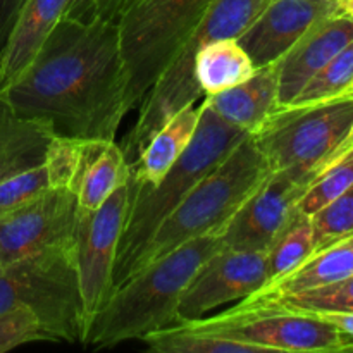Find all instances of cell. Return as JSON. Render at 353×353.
<instances>
[{"label":"cell","instance_id":"1","mask_svg":"<svg viewBox=\"0 0 353 353\" xmlns=\"http://www.w3.org/2000/svg\"><path fill=\"white\" fill-rule=\"evenodd\" d=\"M0 95L23 117L50 123L55 134L116 140L130 112L119 26L62 16L33 62Z\"/></svg>","mask_w":353,"mask_h":353},{"label":"cell","instance_id":"2","mask_svg":"<svg viewBox=\"0 0 353 353\" xmlns=\"http://www.w3.org/2000/svg\"><path fill=\"white\" fill-rule=\"evenodd\" d=\"M223 247L219 233L205 234L141 268L112 290L93 317L83 345L110 348L174 324L185 288L203 262Z\"/></svg>","mask_w":353,"mask_h":353},{"label":"cell","instance_id":"3","mask_svg":"<svg viewBox=\"0 0 353 353\" xmlns=\"http://www.w3.org/2000/svg\"><path fill=\"white\" fill-rule=\"evenodd\" d=\"M250 133L221 119L205 103L185 154L155 186L134 185L128 179L130 203L117 248L114 288L123 285L137 269L145 247L162 221L183 202L186 195L216 169Z\"/></svg>","mask_w":353,"mask_h":353},{"label":"cell","instance_id":"4","mask_svg":"<svg viewBox=\"0 0 353 353\" xmlns=\"http://www.w3.org/2000/svg\"><path fill=\"white\" fill-rule=\"evenodd\" d=\"M271 172L254 137L248 134L216 169L200 179L199 185L162 221L145 247L134 272L186 241L221 233Z\"/></svg>","mask_w":353,"mask_h":353},{"label":"cell","instance_id":"5","mask_svg":"<svg viewBox=\"0 0 353 353\" xmlns=\"http://www.w3.org/2000/svg\"><path fill=\"white\" fill-rule=\"evenodd\" d=\"M269 0H212L199 26L192 31L178 54L165 65L140 105V114L124 138L126 161H137L150 138L186 105L202 99L195 76V55L200 45L223 38H238L262 12Z\"/></svg>","mask_w":353,"mask_h":353},{"label":"cell","instance_id":"6","mask_svg":"<svg viewBox=\"0 0 353 353\" xmlns=\"http://www.w3.org/2000/svg\"><path fill=\"white\" fill-rule=\"evenodd\" d=\"M28 309L54 341L85 343L86 326L74 238L3 265L0 271V314Z\"/></svg>","mask_w":353,"mask_h":353},{"label":"cell","instance_id":"7","mask_svg":"<svg viewBox=\"0 0 353 353\" xmlns=\"http://www.w3.org/2000/svg\"><path fill=\"white\" fill-rule=\"evenodd\" d=\"M212 0H133L117 19L128 72V110L140 107Z\"/></svg>","mask_w":353,"mask_h":353},{"label":"cell","instance_id":"8","mask_svg":"<svg viewBox=\"0 0 353 353\" xmlns=\"http://www.w3.org/2000/svg\"><path fill=\"white\" fill-rule=\"evenodd\" d=\"M352 123L353 93H347L314 105L279 107L252 137L271 171L300 169L317 176Z\"/></svg>","mask_w":353,"mask_h":353},{"label":"cell","instance_id":"9","mask_svg":"<svg viewBox=\"0 0 353 353\" xmlns=\"http://www.w3.org/2000/svg\"><path fill=\"white\" fill-rule=\"evenodd\" d=\"M193 327L248 343L259 352H347L340 331L327 321L265 300H240L219 316L186 321Z\"/></svg>","mask_w":353,"mask_h":353},{"label":"cell","instance_id":"10","mask_svg":"<svg viewBox=\"0 0 353 353\" xmlns=\"http://www.w3.org/2000/svg\"><path fill=\"white\" fill-rule=\"evenodd\" d=\"M128 203L130 186L126 183L97 210L78 209L72 238L79 293L88 327L114 290V268Z\"/></svg>","mask_w":353,"mask_h":353},{"label":"cell","instance_id":"11","mask_svg":"<svg viewBox=\"0 0 353 353\" xmlns=\"http://www.w3.org/2000/svg\"><path fill=\"white\" fill-rule=\"evenodd\" d=\"M316 176L300 169L272 171L257 192L221 230V240L233 250L265 252L283 230Z\"/></svg>","mask_w":353,"mask_h":353},{"label":"cell","instance_id":"12","mask_svg":"<svg viewBox=\"0 0 353 353\" xmlns=\"http://www.w3.org/2000/svg\"><path fill=\"white\" fill-rule=\"evenodd\" d=\"M268 283L265 252L223 247L203 262L183 292L176 323L195 321L224 303L254 295Z\"/></svg>","mask_w":353,"mask_h":353},{"label":"cell","instance_id":"13","mask_svg":"<svg viewBox=\"0 0 353 353\" xmlns=\"http://www.w3.org/2000/svg\"><path fill=\"white\" fill-rule=\"evenodd\" d=\"M78 200L72 190L48 188L33 202L0 217V259L7 265L72 240Z\"/></svg>","mask_w":353,"mask_h":353},{"label":"cell","instance_id":"14","mask_svg":"<svg viewBox=\"0 0 353 353\" xmlns=\"http://www.w3.org/2000/svg\"><path fill=\"white\" fill-rule=\"evenodd\" d=\"M340 10V0H269L236 38L255 68L274 64L309 28Z\"/></svg>","mask_w":353,"mask_h":353},{"label":"cell","instance_id":"15","mask_svg":"<svg viewBox=\"0 0 353 353\" xmlns=\"http://www.w3.org/2000/svg\"><path fill=\"white\" fill-rule=\"evenodd\" d=\"M352 41L353 17L343 10L331 14L309 28L307 33L274 62L278 69L279 105H288L303 86Z\"/></svg>","mask_w":353,"mask_h":353},{"label":"cell","instance_id":"16","mask_svg":"<svg viewBox=\"0 0 353 353\" xmlns=\"http://www.w3.org/2000/svg\"><path fill=\"white\" fill-rule=\"evenodd\" d=\"M69 0H24L0 47V88L12 83L48 40L62 19Z\"/></svg>","mask_w":353,"mask_h":353},{"label":"cell","instance_id":"17","mask_svg":"<svg viewBox=\"0 0 353 353\" xmlns=\"http://www.w3.org/2000/svg\"><path fill=\"white\" fill-rule=\"evenodd\" d=\"M203 103L226 123L254 134L279 109L278 69L262 65L241 85L203 97Z\"/></svg>","mask_w":353,"mask_h":353},{"label":"cell","instance_id":"18","mask_svg":"<svg viewBox=\"0 0 353 353\" xmlns=\"http://www.w3.org/2000/svg\"><path fill=\"white\" fill-rule=\"evenodd\" d=\"M200 107H183L147 143L137 161L130 164V181L140 186H155L185 154L195 134Z\"/></svg>","mask_w":353,"mask_h":353},{"label":"cell","instance_id":"19","mask_svg":"<svg viewBox=\"0 0 353 353\" xmlns=\"http://www.w3.org/2000/svg\"><path fill=\"white\" fill-rule=\"evenodd\" d=\"M54 134L50 123L23 117L0 95V181L41 164Z\"/></svg>","mask_w":353,"mask_h":353},{"label":"cell","instance_id":"20","mask_svg":"<svg viewBox=\"0 0 353 353\" xmlns=\"http://www.w3.org/2000/svg\"><path fill=\"white\" fill-rule=\"evenodd\" d=\"M353 274V233L314 252L295 271L271 285L262 286L261 295H288L333 285Z\"/></svg>","mask_w":353,"mask_h":353},{"label":"cell","instance_id":"21","mask_svg":"<svg viewBox=\"0 0 353 353\" xmlns=\"http://www.w3.org/2000/svg\"><path fill=\"white\" fill-rule=\"evenodd\" d=\"M250 55L236 38L200 45L195 55V76L203 97L221 93L247 81L255 72Z\"/></svg>","mask_w":353,"mask_h":353},{"label":"cell","instance_id":"22","mask_svg":"<svg viewBox=\"0 0 353 353\" xmlns=\"http://www.w3.org/2000/svg\"><path fill=\"white\" fill-rule=\"evenodd\" d=\"M130 179V162L121 145L112 141H99L90 155L78 186L76 200L79 210H97L119 186Z\"/></svg>","mask_w":353,"mask_h":353},{"label":"cell","instance_id":"23","mask_svg":"<svg viewBox=\"0 0 353 353\" xmlns=\"http://www.w3.org/2000/svg\"><path fill=\"white\" fill-rule=\"evenodd\" d=\"M141 340L157 353H261L248 343L193 327L188 323H174L145 334Z\"/></svg>","mask_w":353,"mask_h":353},{"label":"cell","instance_id":"24","mask_svg":"<svg viewBox=\"0 0 353 353\" xmlns=\"http://www.w3.org/2000/svg\"><path fill=\"white\" fill-rule=\"evenodd\" d=\"M314 252L312 217L302 214L299 209L292 214L265 250L268 261V283L278 281L283 276L295 271ZM264 285V286H265Z\"/></svg>","mask_w":353,"mask_h":353},{"label":"cell","instance_id":"25","mask_svg":"<svg viewBox=\"0 0 353 353\" xmlns=\"http://www.w3.org/2000/svg\"><path fill=\"white\" fill-rule=\"evenodd\" d=\"M102 140H83V138L54 134L45 152V168L52 188L72 190L76 193L79 178L95 147Z\"/></svg>","mask_w":353,"mask_h":353},{"label":"cell","instance_id":"26","mask_svg":"<svg viewBox=\"0 0 353 353\" xmlns=\"http://www.w3.org/2000/svg\"><path fill=\"white\" fill-rule=\"evenodd\" d=\"M250 296L312 316L324 312H353V274L333 285L305 290V292L288 293V295L254 293Z\"/></svg>","mask_w":353,"mask_h":353},{"label":"cell","instance_id":"27","mask_svg":"<svg viewBox=\"0 0 353 353\" xmlns=\"http://www.w3.org/2000/svg\"><path fill=\"white\" fill-rule=\"evenodd\" d=\"M353 83V41L334 55L288 105H314L347 95ZM286 107V105H285Z\"/></svg>","mask_w":353,"mask_h":353},{"label":"cell","instance_id":"28","mask_svg":"<svg viewBox=\"0 0 353 353\" xmlns=\"http://www.w3.org/2000/svg\"><path fill=\"white\" fill-rule=\"evenodd\" d=\"M353 185V152L338 161L326 171L321 172L309 185L302 199L296 203V209L307 216H314L323 207L333 202L336 196L347 192Z\"/></svg>","mask_w":353,"mask_h":353},{"label":"cell","instance_id":"29","mask_svg":"<svg viewBox=\"0 0 353 353\" xmlns=\"http://www.w3.org/2000/svg\"><path fill=\"white\" fill-rule=\"evenodd\" d=\"M312 217L314 252L353 233V185ZM312 252V254H314Z\"/></svg>","mask_w":353,"mask_h":353},{"label":"cell","instance_id":"30","mask_svg":"<svg viewBox=\"0 0 353 353\" xmlns=\"http://www.w3.org/2000/svg\"><path fill=\"white\" fill-rule=\"evenodd\" d=\"M48 188L52 186L43 162L3 179L0 181V217L33 202Z\"/></svg>","mask_w":353,"mask_h":353},{"label":"cell","instance_id":"31","mask_svg":"<svg viewBox=\"0 0 353 353\" xmlns=\"http://www.w3.org/2000/svg\"><path fill=\"white\" fill-rule=\"evenodd\" d=\"M33 341H54L41 321L28 309L0 314V353Z\"/></svg>","mask_w":353,"mask_h":353},{"label":"cell","instance_id":"32","mask_svg":"<svg viewBox=\"0 0 353 353\" xmlns=\"http://www.w3.org/2000/svg\"><path fill=\"white\" fill-rule=\"evenodd\" d=\"M133 0H78L71 10L64 14V17H74V19H102L114 21L121 17V14L130 7Z\"/></svg>","mask_w":353,"mask_h":353},{"label":"cell","instance_id":"33","mask_svg":"<svg viewBox=\"0 0 353 353\" xmlns=\"http://www.w3.org/2000/svg\"><path fill=\"white\" fill-rule=\"evenodd\" d=\"M316 316L333 324L340 331L347 352H353V312H324L316 314Z\"/></svg>","mask_w":353,"mask_h":353},{"label":"cell","instance_id":"34","mask_svg":"<svg viewBox=\"0 0 353 353\" xmlns=\"http://www.w3.org/2000/svg\"><path fill=\"white\" fill-rule=\"evenodd\" d=\"M24 0H0V47L3 45L9 31L23 7Z\"/></svg>","mask_w":353,"mask_h":353},{"label":"cell","instance_id":"35","mask_svg":"<svg viewBox=\"0 0 353 353\" xmlns=\"http://www.w3.org/2000/svg\"><path fill=\"white\" fill-rule=\"evenodd\" d=\"M352 152H353V123L350 124V128H348V131H347V134L343 137V140L338 143V147L334 148V150L331 152V154L327 155L326 159H324V162L321 164L319 171H317V176H319L323 171H326L327 168H331L333 164H336L338 161H341V159L347 157V155L352 154ZM317 176H316V178H317ZM316 178H314V179H316Z\"/></svg>","mask_w":353,"mask_h":353},{"label":"cell","instance_id":"36","mask_svg":"<svg viewBox=\"0 0 353 353\" xmlns=\"http://www.w3.org/2000/svg\"><path fill=\"white\" fill-rule=\"evenodd\" d=\"M340 10L353 17V0H340Z\"/></svg>","mask_w":353,"mask_h":353},{"label":"cell","instance_id":"37","mask_svg":"<svg viewBox=\"0 0 353 353\" xmlns=\"http://www.w3.org/2000/svg\"><path fill=\"white\" fill-rule=\"evenodd\" d=\"M76 2H78V0H69V2H68V7H65V12H68V10H71L72 9V7H74V3ZM64 12V14H65Z\"/></svg>","mask_w":353,"mask_h":353},{"label":"cell","instance_id":"38","mask_svg":"<svg viewBox=\"0 0 353 353\" xmlns=\"http://www.w3.org/2000/svg\"><path fill=\"white\" fill-rule=\"evenodd\" d=\"M348 93H353V83H352V86H350V90H348Z\"/></svg>","mask_w":353,"mask_h":353},{"label":"cell","instance_id":"39","mask_svg":"<svg viewBox=\"0 0 353 353\" xmlns=\"http://www.w3.org/2000/svg\"><path fill=\"white\" fill-rule=\"evenodd\" d=\"M2 268H3V264H2V259H0V271H2Z\"/></svg>","mask_w":353,"mask_h":353}]
</instances>
